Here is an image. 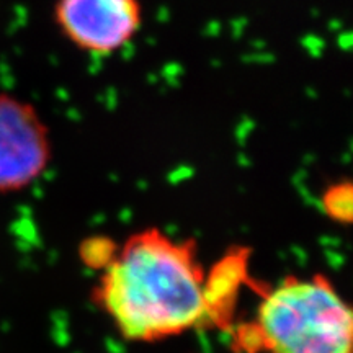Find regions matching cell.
Wrapping results in <instances>:
<instances>
[{
	"label": "cell",
	"mask_w": 353,
	"mask_h": 353,
	"mask_svg": "<svg viewBox=\"0 0 353 353\" xmlns=\"http://www.w3.org/2000/svg\"><path fill=\"white\" fill-rule=\"evenodd\" d=\"M252 321L234 332L241 353H353V316L332 281L316 273L255 288Z\"/></svg>",
	"instance_id": "7a4b0ae2"
},
{
	"label": "cell",
	"mask_w": 353,
	"mask_h": 353,
	"mask_svg": "<svg viewBox=\"0 0 353 353\" xmlns=\"http://www.w3.org/2000/svg\"><path fill=\"white\" fill-rule=\"evenodd\" d=\"M117 250L118 245L108 237H90V239L82 242L79 255H81V260L87 267L101 272L112 262Z\"/></svg>",
	"instance_id": "8992f818"
},
{
	"label": "cell",
	"mask_w": 353,
	"mask_h": 353,
	"mask_svg": "<svg viewBox=\"0 0 353 353\" xmlns=\"http://www.w3.org/2000/svg\"><path fill=\"white\" fill-rule=\"evenodd\" d=\"M50 128L30 101L0 92V195L28 188L50 167Z\"/></svg>",
	"instance_id": "277c9868"
},
{
	"label": "cell",
	"mask_w": 353,
	"mask_h": 353,
	"mask_svg": "<svg viewBox=\"0 0 353 353\" xmlns=\"http://www.w3.org/2000/svg\"><path fill=\"white\" fill-rule=\"evenodd\" d=\"M52 21L77 51L108 57L134 41L144 8L141 0H54Z\"/></svg>",
	"instance_id": "3957f363"
},
{
	"label": "cell",
	"mask_w": 353,
	"mask_h": 353,
	"mask_svg": "<svg viewBox=\"0 0 353 353\" xmlns=\"http://www.w3.org/2000/svg\"><path fill=\"white\" fill-rule=\"evenodd\" d=\"M322 211L339 224H350L353 213V187L348 180L335 182L321 196Z\"/></svg>",
	"instance_id": "5b68a950"
},
{
	"label": "cell",
	"mask_w": 353,
	"mask_h": 353,
	"mask_svg": "<svg viewBox=\"0 0 353 353\" xmlns=\"http://www.w3.org/2000/svg\"><path fill=\"white\" fill-rule=\"evenodd\" d=\"M94 301L128 342H161L218 327L195 244L157 228L131 234L118 245L101 270Z\"/></svg>",
	"instance_id": "6da1fadb"
}]
</instances>
